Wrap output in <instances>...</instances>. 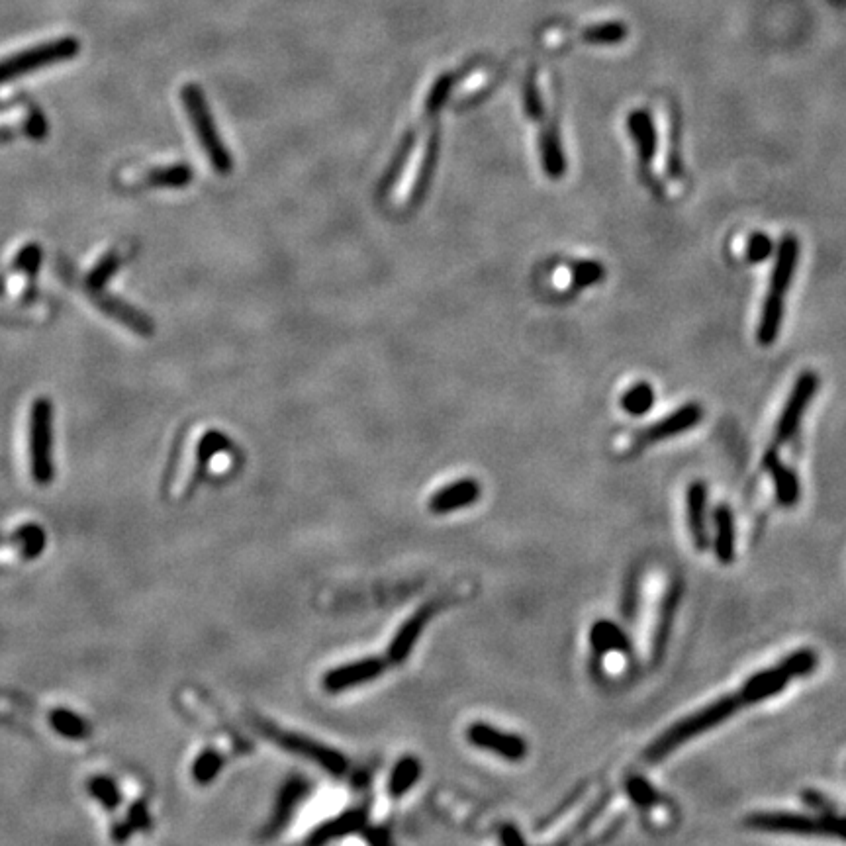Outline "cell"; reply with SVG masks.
I'll return each instance as SVG.
<instances>
[{"label":"cell","instance_id":"1","mask_svg":"<svg viewBox=\"0 0 846 846\" xmlns=\"http://www.w3.org/2000/svg\"><path fill=\"white\" fill-rule=\"evenodd\" d=\"M799 243L794 235H786L778 247V257L772 269L770 288L762 306L760 322H758V341L760 345L768 347L780 333L784 308H786V294L790 290L792 277L798 263Z\"/></svg>","mask_w":846,"mask_h":846},{"label":"cell","instance_id":"2","mask_svg":"<svg viewBox=\"0 0 846 846\" xmlns=\"http://www.w3.org/2000/svg\"><path fill=\"white\" fill-rule=\"evenodd\" d=\"M741 705L743 704L739 700V694L723 696V698L715 700L713 704L705 705L702 709H698L696 713H692V715L684 717L682 721H678L676 725H672L668 731H664L657 741L651 743V747L645 752V758L649 762H658V760L666 758L670 752L676 751L684 743H688L694 737L721 725L725 719H729L733 713H737Z\"/></svg>","mask_w":846,"mask_h":846},{"label":"cell","instance_id":"3","mask_svg":"<svg viewBox=\"0 0 846 846\" xmlns=\"http://www.w3.org/2000/svg\"><path fill=\"white\" fill-rule=\"evenodd\" d=\"M817 653L811 649H799L796 653L788 655L780 664L768 668V670H760L758 674L751 676L741 692H739V700L743 705L758 704L764 702L768 698L778 696L788 684L790 680L799 678V676H807L809 672H813L817 668Z\"/></svg>","mask_w":846,"mask_h":846},{"label":"cell","instance_id":"4","mask_svg":"<svg viewBox=\"0 0 846 846\" xmlns=\"http://www.w3.org/2000/svg\"><path fill=\"white\" fill-rule=\"evenodd\" d=\"M79 42L75 38H57L46 44L36 47H28L24 51H18L6 59H0V85L14 81L22 75L40 71L49 65H55L59 61L73 59L79 53Z\"/></svg>","mask_w":846,"mask_h":846},{"label":"cell","instance_id":"5","mask_svg":"<svg viewBox=\"0 0 846 846\" xmlns=\"http://www.w3.org/2000/svg\"><path fill=\"white\" fill-rule=\"evenodd\" d=\"M30 469L38 484L53 480V406L47 398L30 410Z\"/></svg>","mask_w":846,"mask_h":846},{"label":"cell","instance_id":"6","mask_svg":"<svg viewBox=\"0 0 846 846\" xmlns=\"http://www.w3.org/2000/svg\"><path fill=\"white\" fill-rule=\"evenodd\" d=\"M183 102H185L187 114L194 124V132H196L198 140L208 153L210 163L214 165V169L220 175H228L232 171V157H230L228 149L222 143V138L218 136V132L214 128V120L210 116L208 104L200 93V89L194 87V85H187L183 89Z\"/></svg>","mask_w":846,"mask_h":846},{"label":"cell","instance_id":"7","mask_svg":"<svg viewBox=\"0 0 846 846\" xmlns=\"http://www.w3.org/2000/svg\"><path fill=\"white\" fill-rule=\"evenodd\" d=\"M255 725H257V727H259V731H261L267 739H271L273 743L281 745V747L294 752V754H300V756H306V758H310V760L318 762L324 770H328L329 774H333V776H343V774L347 772V766H349L347 758H345V756H341L339 752L333 751V749H328L326 745L316 743V741L306 739V737L296 735V733H286V731H281V729H277L275 725H271V723H267V721H263V719H259Z\"/></svg>","mask_w":846,"mask_h":846},{"label":"cell","instance_id":"8","mask_svg":"<svg viewBox=\"0 0 846 846\" xmlns=\"http://www.w3.org/2000/svg\"><path fill=\"white\" fill-rule=\"evenodd\" d=\"M817 388H819V376H817V373L805 371V373L799 375L794 388H792V392H790V396H788V402H786V406L782 410V416L778 420V425H776V441L778 443L790 441L792 435L798 431L799 422H801V418H803V414H805L811 398L815 396Z\"/></svg>","mask_w":846,"mask_h":846},{"label":"cell","instance_id":"9","mask_svg":"<svg viewBox=\"0 0 846 846\" xmlns=\"http://www.w3.org/2000/svg\"><path fill=\"white\" fill-rule=\"evenodd\" d=\"M470 743L478 749L492 751L506 760L519 762L527 756V743L512 733H504L492 725L486 723H474L467 731Z\"/></svg>","mask_w":846,"mask_h":846},{"label":"cell","instance_id":"10","mask_svg":"<svg viewBox=\"0 0 846 846\" xmlns=\"http://www.w3.org/2000/svg\"><path fill=\"white\" fill-rule=\"evenodd\" d=\"M747 825L758 831L792 833V835H823L821 819L798 813H756L747 819Z\"/></svg>","mask_w":846,"mask_h":846},{"label":"cell","instance_id":"11","mask_svg":"<svg viewBox=\"0 0 846 846\" xmlns=\"http://www.w3.org/2000/svg\"><path fill=\"white\" fill-rule=\"evenodd\" d=\"M384 672V662L378 658H365L359 662H351V664H343L335 670H331L324 678V688L328 692H343L349 690L353 686L365 684L378 678Z\"/></svg>","mask_w":846,"mask_h":846},{"label":"cell","instance_id":"12","mask_svg":"<svg viewBox=\"0 0 846 846\" xmlns=\"http://www.w3.org/2000/svg\"><path fill=\"white\" fill-rule=\"evenodd\" d=\"M44 545H46L44 529L38 525H26L22 531H18L16 537L0 543V568L14 566V564L38 557Z\"/></svg>","mask_w":846,"mask_h":846},{"label":"cell","instance_id":"13","mask_svg":"<svg viewBox=\"0 0 846 846\" xmlns=\"http://www.w3.org/2000/svg\"><path fill=\"white\" fill-rule=\"evenodd\" d=\"M704 418V410L700 404L692 402V404H684L682 408H678L676 412H672L670 416L662 418L660 422L653 423L651 427H647L641 435V439L645 443H658L664 441L668 437L680 435L692 427H696L698 423L702 422Z\"/></svg>","mask_w":846,"mask_h":846},{"label":"cell","instance_id":"14","mask_svg":"<svg viewBox=\"0 0 846 846\" xmlns=\"http://www.w3.org/2000/svg\"><path fill=\"white\" fill-rule=\"evenodd\" d=\"M93 300L96 304H98V308H100L106 316L114 318V320H116V322H120L122 326H128V328L132 329L134 333L143 335V337H149V335L153 333V324H151V320H149L143 312L136 310L134 306L126 304L124 300H120V298H116V296H108V294H104L102 290L93 292Z\"/></svg>","mask_w":846,"mask_h":846},{"label":"cell","instance_id":"15","mask_svg":"<svg viewBox=\"0 0 846 846\" xmlns=\"http://www.w3.org/2000/svg\"><path fill=\"white\" fill-rule=\"evenodd\" d=\"M435 611H437V604L435 602H429V604H425L422 606L420 610L416 611L404 625H402V629L396 633V637H394V641H392V645H390V649H388V658H390V662H394V664H398V662H402L404 658L410 655V651L414 649V645H416V641L420 639V635H422L423 629H425V625L429 623V619L435 615Z\"/></svg>","mask_w":846,"mask_h":846},{"label":"cell","instance_id":"16","mask_svg":"<svg viewBox=\"0 0 846 846\" xmlns=\"http://www.w3.org/2000/svg\"><path fill=\"white\" fill-rule=\"evenodd\" d=\"M480 496V486L476 480L465 478L455 484H449L447 488L435 492L429 500V510L433 514H449L457 512L461 508H467L474 504Z\"/></svg>","mask_w":846,"mask_h":846},{"label":"cell","instance_id":"17","mask_svg":"<svg viewBox=\"0 0 846 846\" xmlns=\"http://www.w3.org/2000/svg\"><path fill=\"white\" fill-rule=\"evenodd\" d=\"M686 510H688V527L692 541L698 551H705L709 547V533H707V486L704 482H694L686 494Z\"/></svg>","mask_w":846,"mask_h":846},{"label":"cell","instance_id":"18","mask_svg":"<svg viewBox=\"0 0 846 846\" xmlns=\"http://www.w3.org/2000/svg\"><path fill=\"white\" fill-rule=\"evenodd\" d=\"M627 126L637 145L641 165L649 167L655 159L658 147L657 128L651 114L647 110H633L627 118Z\"/></svg>","mask_w":846,"mask_h":846},{"label":"cell","instance_id":"19","mask_svg":"<svg viewBox=\"0 0 846 846\" xmlns=\"http://www.w3.org/2000/svg\"><path fill=\"white\" fill-rule=\"evenodd\" d=\"M590 645L598 657L608 653H631V641L627 633L610 619H600L592 625Z\"/></svg>","mask_w":846,"mask_h":846},{"label":"cell","instance_id":"20","mask_svg":"<svg viewBox=\"0 0 846 846\" xmlns=\"http://www.w3.org/2000/svg\"><path fill=\"white\" fill-rule=\"evenodd\" d=\"M764 467L772 474L774 486H776V498L780 506L794 508L799 500V480L796 472L788 469L784 463H780L778 455L774 451L766 453Z\"/></svg>","mask_w":846,"mask_h":846},{"label":"cell","instance_id":"21","mask_svg":"<svg viewBox=\"0 0 846 846\" xmlns=\"http://www.w3.org/2000/svg\"><path fill=\"white\" fill-rule=\"evenodd\" d=\"M715 523V557L719 563L731 564L735 561V517L729 506H717L713 514Z\"/></svg>","mask_w":846,"mask_h":846},{"label":"cell","instance_id":"22","mask_svg":"<svg viewBox=\"0 0 846 846\" xmlns=\"http://www.w3.org/2000/svg\"><path fill=\"white\" fill-rule=\"evenodd\" d=\"M678 602H680V584H674L668 594L664 596L662 604H660V615H658L657 635H655V643H653V657L655 660L662 657L668 637H670V629L676 617V610H678Z\"/></svg>","mask_w":846,"mask_h":846},{"label":"cell","instance_id":"23","mask_svg":"<svg viewBox=\"0 0 846 846\" xmlns=\"http://www.w3.org/2000/svg\"><path fill=\"white\" fill-rule=\"evenodd\" d=\"M541 161L547 177L561 179L566 171V159H564L563 143L559 138V132L551 126L541 134Z\"/></svg>","mask_w":846,"mask_h":846},{"label":"cell","instance_id":"24","mask_svg":"<svg viewBox=\"0 0 846 846\" xmlns=\"http://www.w3.org/2000/svg\"><path fill=\"white\" fill-rule=\"evenodd\" d=\"M363 823H365L363 811H349V813H343V815L331 819L326 825H322L308 841L314 843V845H322V843H328V841L345 837V835L357 831Z\"/></svg>","mask_w":846,"mask_h":846},{"label":"cell","instance_id":"25","mask_svg":"<svg viewBox=\"0 0 846 846\" xmlns=\"http://www.w3.org/2000/svg\"><path fill=\"white\" fill-rule=\"evenodd\" d=\"M420 772H422V766H420V762L416 758H404V760H400L396 764L392 776H390V782H388L390 794L394 798H400L406 792H410L412 786L418 782Z\"/></svg>","mask_w":846,"mask_h":846},{"label":"cell","instance_id":"26","mask_svg":"<svg viewBox=\"0 0 846 846\" xmlns=\"http://www.w3.org/2000/svg\"><path fill=\"white\" fill-rule=\"evenodd\" d=\"M192 181V173L185 165H167V167H157L145 173L143 183L147 187H171L181 188L185 187Z\"/></svg>","mask_w":846,"mask_h":846},{"label":"cell","instance_id":"27","mask_svg":"<svg viewBox=\"0 0 846 846\" xmlns=\"http://www.w3.org/2000/svg\"><path fill=\"white\" fill-rule=\"evenodd\" d=\"M655 404V390L649 382H637L621 396V408L629 416H645Z\"/></svg>","mask_w":846,"mask_h":846},{"label":"cell","instance_id":"28","mask_svg":"<svg viewBox=\"0 0 846 846\" xmlns=\"http://www.w3.org/2000/svg\"><path fill=\"white\" fill-rule=\"evenodd\" d=\"M51 725L67 739H85L89 735L87 721L67 709H55L51 713Z\"/></svg>","mask_w":846,"mask_h":846},{"label":"cell","instance_id":"29","mask_svg":"<svg viewBox=\"0 0 846 846\" xmlns=\"http://www.w3.org/2000/svg\"><path fill=\"white\" fill-rule=\"evenodd\" d=\"M122 265V255L112 249L108 251L94 267L93 271L87 275V286L91 288V292H98L106 286V282L114 277V273L120 269Z\"/></svg>","mask_w":846,"mask_h":846},{"label":"cell","instance_id":"30","mask_svg":"<svg viewBox=\"0 0 846 846\" xmlns=\"http://www.w3.org/2000/svg\"><path fill=\"white\" fill-rule=\"evenodd\" d=\"M222 764H224V756L214 749H208L194 760L192 776L198 784H208L220 774Z\"/></svg>","mask_w":846,"mask_h":846},{"label":"cell","instance_id":"31","mask_svg":"<svg viewBox=\"0 0 846 846\" xmlns=\"http://www.w3.org/2000/svg\"><path fill=\"white\" fill-rule=\"evenodd\" d=\"M584 42L588 44H617L625 38V28L617 22H610V24H600L594 28H588L582 34Z\"/></svg>","mask_w":846,"mask_h":846},{"label":"cell","instance_id":"32","mask_svg":"<svg viewBox=\"0 0 846 846\" xmlns=\"http://www.w3.org/2000/svg\"><path fill=\"white\" fill-rule=\"evenodd\" d=\"M627 794L637 807H643V809L657 805L660 799L657 790L645 778H631L627 782Z\"/></svg>","mask_w":846,"mask_h":846},{"label":"cell","instance_id":"33","mask_svg":"<svg viewBox=\"0 0 846 846\" xmlns=\"http://www.w3.org/2000/svg\"><path fill=\"white\" fill-rule=\"evenodd\" d=\"M602 277H604V267L598 261H578L572 265V281L580 288L592 286L602 281Z\"/></svg>","mask_w":846,"mask_h":846},{"label":"cell","instance_id":"34","mask_svg":"<svg viewBox=\"0 0 846 846\" xmlns=\"http://www.w3.org/2000/svg\"><path fill=\"white\" fill-rule=\"evenodd\" d=\"M89 790H91L94 798L98 799L110 811H114L120 805V792L114 786V782L108 780V778H94L89 784Z\"/></svg>","mask_w":846,"mask_h":846},{"label":"cell","instance_id":"35","mask_svg":"<svg viewBox=\"0 0 846 846\" xmlns=\"http://www.w3.org/2000/svg\"><path fill=\"white\" fill-rule=\"evenodd\" d=\"M40 263H42V247H40V245H36V243H30V245H26V247L18 253V257H16V261H14V267H16L18 271H22V273L36 275V273H38V269H40Z\"/></svg>","mask_w":846,"mask_h":846},{"label":"cell","instance_id":"36","mask_svg":"<svg viewBox=\"0 0 846 846\" xmlns=\"http://www.w3.org/2000/svg\"><path fill=\"white\" fill-rule=\"evenodd\" d=\"M523 104H525V114H527L531 120L539 122V120L543 118V114H545V110H543V100H541V94L537 91V85H535L533 77H529V79H527V83H525Z\"/></svg>","mask_w":846,"mask_h":846},{"label":"cell","instance_id":"37","mask_svg":"<svg viewBox=\"0 0 846 846\" xmlns=\"http://www.w3.org/2000/svg\"><path fill=\"white\" fill-rule=\"evenodd\" d=\"M772 249H774V245H772V239L768 235H751V239L747 243V259L751 263H762V261H766L770 257Z\"/></svg>","mask_w":846,"mask_h":846},{"label":"cell","instance_id":"38","mask_svg":"<svg viewBox=\"0 0 846 846\" xmlns=\"http://www.w3.org/2000/svg\"><path fill=\"white\" fill-rule=\"evenodd\" d=\"M821 825H823V835L839 837L846 841V817L827 815V817H821Z\"/></svg>","mask_w":846,"mask_h":846},{"label":"cell","instance_id":"39","mask_svg":"<svg viewBox=\"0 0 846 846\" xmlns=\"http://www.w3.org/2000/svg\"><path fill=\"white\" fill-rule=\"evenodd\" d=\"M500 839H502V843L504 845H523V839H521V835L517 833L514 827H504L502 829V833H500Z\"/></svg>","mask_w":846,"mask_h":846},{"label":"cell","instance_id":"40","mask_svg":"<svg viewBox=\"0 0 846 846\" xmlns=\"http://www.w3.org/2000/svg\"><path fill=\"white\" fill-rule=\"evenodd\" d=\"M130 823L136 825V827H145L147 825V813H145V807L141 803H138L136 807H132V811H130Z\"/></svg>","mask_w":846,"mask_h":846},{"label":"cell","instance_id":"41","mask_svg":"<svg viewBox=\"0 0 846 846\" xmlns=\"http://www.w3.org/2000/svg\"><path fill=\"white\" fill-rule=\"evenodd\" d=\"M0 290H2V284H0Z\"/></svg>","mask_w":846,"mask_h":846}]
</instances>
